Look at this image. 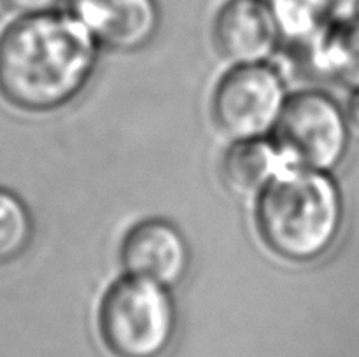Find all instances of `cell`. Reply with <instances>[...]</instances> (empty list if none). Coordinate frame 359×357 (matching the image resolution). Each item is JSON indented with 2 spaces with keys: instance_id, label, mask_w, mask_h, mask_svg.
I'll return each instance as SVG.
<instances>
[{
  "instance_id": "obj_8",
  "label": "cell",
  "mask_w": 359,
  "mask_h": 357,
  "mask_svg": "<svg viewBox=\"0 0 359 357\" xmlns=\"http://www.w3.org/2000/svg\"><path fill=\"white\" fill-rule=\"evenodd\" d=\"M212 35L224 58L252 65L272 55L280 31L269 0H228L216 14Z\"/></svg>"
},
{
  "instance_id": "obj_7",
  "label": "cell",
  "mask_w": 359,
  "mask_h": 357,
  "mask_svg": "<svg viewBox=\"0 0 359 357\" xmlns=\"http://www.w3.org/2000/svg\"><path fill=\"white\" fill-rule=\"evenodd\" d=\"M72 14L95 41L116 51H137L160 28L156 0H72Z\"/></svg>"
},
{
  "instance_id": "obj_9",
  "label": "cell",
  "mask_w": 359,
  "mask_h": 357,
  "mask_svg": "<svg viewBox=\"0 0 359 357\" xmlns=\"http://www.w3.org/2000/svg\"><path fill=\"white\" fill-rule=\"evenodd\" d=\"M279 147L259 139L237 140L221 163V177L231 192L251 196L262 192L286 168Z\"/></svg>"
},
{
  "instance_id": "obj_10",
  "label": "cell",
  "mask_w": 359,
  "mask_h": 357,
  "mask_svg": "<svg viewBox=\"0 0 359 357\" xmlns=\"http://www.w3.org/2000/svg\"><path fill=\"white\" fill-rule=\"evenodd\" d=\"M314 63L321 72L359 91V20L353 18L319 34Z\"/></svg>"
},
{
  "instance_id": "obj_11",
  "label": "cell",
  "mask_w": 359,
  "mask_h": 357,
  "mask_svg": "<svg viewBox=\"0 0 359 357\" xmlns=\"http://www.w3.org/2000/svg\"><path fill=\"white\" fill-rule=\"evenodd\" d=\"M34 238V220L23 200L0 188V266L16 261Z\"/></svg>"
},
{
  "instance_id": "obj_12",
  "label": "cell",
  "mask_w": 359,
  "mask_h": 357,
  "mask_svg": "<svg viewBox=\"0 0 359 357\" xmlns=\"http://www.w3.org/2000/svg\"><path fill=\"white\" fill-rule=\"evenodd\" d=\"M314 4L328 27L353 20L359 9V0H314Z\"/></svg>"
},
{
  "instance_id": "obj_5",
  "label": "cell",
  "mask_w": 359,
  "mask_h": 357,
  "mask_svg": "<svg viewBox=\"0 0 359 357\" xmlns=\"http://www.w3.org/2000/svg\"><path fill=\"white\" fill-rule=\"evenodd\" d=\"M286 91L279 74L269 65H237L217 83L212 118L224 135L235 140L259 139L276 128Z\"/></svg>"
},
{
  "instance_id": "obj_4",
  "label": "cell",
  "mask_w": 359,
  "mask_h": 357,
  "mask_svg": "<svg viewBox=\"0 0 359 357\" xmlns=\"http://www.w3.org/2000/svg\"><path fill=\"white\" fill-rule=\"evenodd\" d=\"M346 114L325 93L302 91L284 104L276 125V146L293 167L326 172L347 149Z\"/></svg>"
},
{
  "instance_id": "obj_2",
  "label": "cell",
  "mask_w": 359,
  "mask_h": 357,
  "mask_svg": "<svg viewBox=\"0 0 359 357\" xmlns=\"http://www.w3.org/2000/svg\"><path fill=\"white\" fill-rule=\"evenodd\" d=\"M256 224L259 237L277 255L293 262L314 261L339 234V188L325 172L284 168L259 192Z\"/></svg>"
},
{
  "instance_id": "obj_6",
  "label": "cell",
  "mask_w": 359,
  "mask_h": 357,
  "mask_svg": "<svg viewBox=\"0 0 359 357\" xmlns=\"http://www.w3.org/2000/svg\"><path fill=\"white\" fill-rule=\"evenodd\" d=\"M121 262L128 275L170 287L188 272L189 248L174 224L161 219L142 220L123 240Z\"/></svg>"
},
{
  "instance_id": "obj_1",
  "label": "cell",
  "mask_w": 359,
  "mask_h": 357,
  "mask_svg": "<svg viewBox=\"0 0 359 357\" xmlns=\"http://www.w3.org/2000/svg\"><path fill=\"white\" fill-rule=\"evenodd\" d=\"M97 41L72 13L18 16L0 30V98L25 112L69 104L93 74Z\"/></svg>"
},
{
  "instance_id": "obj_13",
  "label": "cell",
  "mask_w": 359,
  "mask_h": 357,
  "mask_svg": "<svg viewBox=\"0 0 359 357\" xmlns=\"http://www.w3.org/2000/svg\"><path fill=\"white\" fill-rule=\"evenodd\" d=\"M60 0H2L4 7L16 13L18 16H28V14H41L55 10Z\"/></svg>"
},
{
  "instance_id": "obj_3",
  "label": "cell",
  "mask_w": 359,
  "mask_h": 357,
  "mask_svg": "<svg viewBox=\"0 0 359 357\" xmlns=\"http://www.w3.org/2000/svg\"><path fill=\"white\" fill-rule=\"evenodd\" d=\"M98 331L114 357L161 356L175 331L167 287L133 275L116 280L100 301Z\"/></svg>"
},
{
  "instance_id": "obj_14",
  "label": "cell",
  "mask_w": 359,
  "mask_h": 357,
  "mask_svg": "<svg viewBox=\"0 0 359 357\" xmlns=\"http://www.w3.org/2000/svg\"><path fill=\"white\" fill-rule=\"evenodd\" d=\"M347 126H349V132H353L354 135L359 136V91H356L353 98L349 102V107L346 112Z\"/></svg>"
}]
</instances>
